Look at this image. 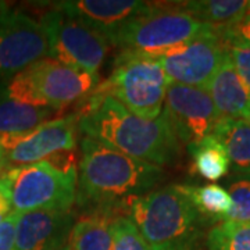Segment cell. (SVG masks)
Listing matches in <instances>:
<instances>
[{"label": "cell", "mask_w": 250, "mask_h": 250, "mask_svg": "<svg viewBox=\"0 0 250 250\" xmlns=\"http://www.w3.org/2000/svg\"><path fill=\"white\" fill-rule=\"evenodd\" d=\"M188 150L192 156V172L207 181L215 182L229 172L231 163L227 152L213 135Z\"/></svg>", "instance_id": "44dd1931"}, {"label": "cell", "mask_w": 250, "mask_h": 250, "mask_svg": "<svg viewBox=\"0 0 250 250\" xmlns=\"http://www.w3.org/2000/svg\"><path fill=\"white\" fill-rule=\"evenodd\" d=\"M7 170H9V164H7V161H6L4 150H3V147H1V145H0V175L4 174Z\"/></svg>", "instance_id": "f546056e"}, {"label": "cell", "mask_w": 250, "mask_h": 250, "mask_svg": "<svg viewBox=\"0 0 250 250\" xmlns=\"http://www.w3.org/2000/svg\"><path fill=\"white\" fill-rule=\"evenodd\" d=\"M57 7L106 36L110 43L117 31L142 14L149 3L136 0H78L62 1Z\"/></svg>", "instance_id": "5bb4252c"}, {"label": "cell", "mask_w": 250, "mask_h": 250, "mask_svg": "<svg viewBox=\"0 0 250 250\" xmlns=\"http://www.w3.org/2000/svg\"><path fill=\"white\" fill-rule=\"evenodd\" d=\"M72 210H36L18 215L13 250H64Z\"/></svg>", "instance_id": "4fadbf2b"}, {"label": "cell", "mask_w": 250, "mask_h": 250, "mask_svg": "<svg viewBox=\"0 0 250 250\" xmlns=\"http://www.w3.org/2000/svg\"><path fill=\"white\" fill-rule=\"evenodd\" d=\"M231 197V210L224 221L250 223V174H232L225 182Z\"/></svg>", "instance_id": "603a6c76"}, {"label": "cell", "mask_w": 250, "mask_h": 250, "mask_svg": "<svg viewBox=\"0 0 250 250\" xmlns=\"http://www.w3.org/2000/svg\"><path fill=\"white\" fill-rule=\"evenodd\" d=\"M179 190L189 199V202L197 210V213L206 221H224L225 215L231 210V197L227 189L217 184L207 185H177Z\"/></svg>", "instance_id": "ffe728a7"}, {"label": "cell", "mask_w": 250, "mask_h": 250, "mask_svg": "<svg viewBox=\"0 0 250 250\" xmlns=\"http://www.w3.org/2000/svg\"><path fill=\"white\" fill-rule=\"evenodd\" d=\"M228 53L236 72L250 89V45L241 42L229 43Z\"/></svg>", "instance_id": "d4e9b609"}, {"label": "cell", "mask_w": 250, "mask_h": 250, "mask_svg": "<svg viewBox=\"0 0 250 250\" xmlns=\"http://www.w3.org/2000/svg\"><path fill=\"white\" fill-rule=\"evenodd\" d=\"M99 85V77L46 57L13 75L1 93L16 102L57 111L85 99Z\"/></svg>", "instance_id": "277c9868"}, {"label": "cell", "mask_w": 250, "mask_h": 250, "mask_svg": "<svg viewBox=\"0 0 250 250\" xmlns=\"http://www.w3.org/2000/svg\"><path fill=\"white\" fill-rule=\"evenodd\" d=\"M206 90L224 120H246L250 111V89L236 72L229 53L218 67Z\"/></svg>", "instance_id": "9a60e30c"}, {"label": "cell", "mask_w": 250, "mask_h": 250, "mask_svg": "<svg viewBox=\"0 0 250 250\" xmlns=\"http://www.w3.org/2000/svg\"><path fill=\"white\" fill-rule=\"evenodd\" d=\"M110 210H92L72 224L64 250H113Z\"/></svg>", "instance_id": "2e32d148"}, {"label": "cell", "mask_w": 250, "mask_h": 250, "mask_svg": "<svg viewBox=\"0 0 250 250\" xmlns=\"http://www.w3.org/2000/svg\"><path fill=\"white\" fill-rule=\"evenodd\" d=\"M78 117L86 136L134 159L161 167L178 157L181 143L164 111L156 120H145L114 98L92 90Z\"/></svg>", "instance_id": "6da1fadb"}, {"label": "cell", "mask_w": 250, "mask_h": 250, "mask_svg": "<svg viewBox=\"0 0 250 250\" xmlns=\"http://www.w3.org/2000/svg\"><path fill=\"white\" fill-rule=\"evenodd\" d=\"M246 121H249V124H250V111H249V114H248V118H246Z\"/></svg>", "instance_id": "4dcf8cb0"}, {"label": "cell", "mask_w": 250, "mask_h": 250, "mask_svg": "<svg viewBox=\"0 0 250 250\" xmlns=\"http://www.w3.org/2000/svg\"><path fill=\"white\" fill-rule=\"evenodd\" d=\"M78 203L92 210H111L125 199L139 196L156 187L163 170L134 159L114 147L85 136L81 143Z\"/></svg>", "instance_id": "7a4b0ae2"}, {"label": "cell", "mask_w": 250, "mask_h": 250, "mask_svg": "<svg viewBox=\"0 0 250 250\" xmlns=\"http://www.w3.org/2000/svg\"><path fill=\"white\" fill-rule=\"evenodd\" d=\"M3 218H4V217H0V221H1V220H3Z\"/></svg>", "instance_id": "1f68e13d"}, {"label": "cell", "mask_w": 250, "mask_h": 250, "mask_svg": "<svg viewBox=\"0 0 250 250\" xmlns=\"http://www.w3.org/2000/svg\"><path fill=\"white\" fill-rule=\"evenodd\" d=\"M39 21L49 39L50 59L99 77V70L108 49L106 36L57 6Z\"/></svg>", "instance_id": "ba28073f"}, {"label": "cell", "mask_w": 250, "mask_h": 250, "mask_svg": "<svg viewBox=\"0 0 250 250\" xmlns=\"http://www.w3.org/2000/svg\"><path fill=\"white\" fill-rule=\"evenodd\" d=\"M49 57V39L41 21L10 7H0V77L11 78Z\"/></svg>", "instance_id": "30bf717a"}, {"label": "cell", "mask_w": 250, "mask_h": 250, "mask_svg": "<svg viewBox=\"0 0 250 250\" xmlns=\"http://www.w3.org/2000/svg\"><path fill=\"white\" fill-rule=\"evenodd\" d=\"M78 114L53 118L24 134L0 135V145L10 166H27L46 160L62 150H74L77 145Z\"/></svg>", "instance_id": "7c38bea8"}, {"label": "cell", "mask_w": 250, "mask_h": 250, "mask_svg": "<svg viewBox=\"0 0 250 250\" xmlns=\"http://www.w3.org/2000/svg\"><path fill=\"white\" fill-rule=\"evenodd\" d=\"M113 250H153L146 239L126 217H117L111 224Z\"/></svg>", "instance_id": "cb8c5ba5"}, {"label": "cell", "mask_w": 250, "mask_h": 250, "mask_svg": "<svg viewBox=\"0 0 250 250\" xmlns=\"http://www.w3.org/2000/svg\"><path fill=\"white\" fill-rule=\"evenodd\" d=\"M18 213L13 211L0 221V250H13L16 242Z\"/></svg>", "instance_id": "4316f807"}, {"label": "cell", "mask_w": 250, "mask_h": 250, "mask_svg": "<svg viewBox=\"0 0 250 250\" xmlns=\"http://www.w3.org/2000/svg\"><path fill=\"white\" fill-rule=\"evenodd\" d=\"M163 111L179 143L188 149L211 136L223 120L207 90L179 83L168 86Z\"/></svg>", "instance_id": "8fae6325"}, {"label": "cell", "mask_w": 250, "mask_h": 250, "mask_svg": "<svg viewBox=\"0 0 250 250\" xmlns=\"http://www.w3.org/2000/svg\"><path fill=\"white\" fill-rule=\"evenodd\" d=\"M181 9L206 27L223 31L233 25L249 9V0H196L179 3Z\"/></svg>", "instance_id": "e0dca14e"}, {"label": "cell", "mask_w": 250, "mask_h": 250, "mask_svg": "<svg viewBox=\"0 0 250 250\" xmlns=\"http://www.w3.org/2000/svg\"><path fill=\"white\" fill-rule=\"evenodd\" d=\"M118 207L124 210L126 218L135 224L152 248L199 241L206 221L177 185L128 197Z\"/></svg>", "instance_id": "3957f363"}, {"label": "cell", "mask_w": 250, "mask_h": 250, "mask_svg": "<svg viewBox=\"0 0 250 250\" xmlns=\"http://www.w3.org/2000/svg\"><path fill=\"white\" fill-rule=\"evenodd\" d=\"M56 170L62 171L64 174H78L77 172V159L74 150H62L49 156L46 160Z\"/></svg>", "instance_id": "83f0119b"}, {"label": "cell", "mask_w": 250, "mask_h": 250, "mask_svg": "<svg viewBox=\"0 0 250 250\" xmlns=\"http://www.w3.org/2000/svg\"><path fill=\"white\" fill-rule=\"evenodd\" d=\"M213 136L223 145L233 174H250V124L246 120H221Z\"/></svg>", "instance_id": "ac0fdd59"}, {"label": "cell", "mask_w": 250, "mask_h": 250, "mask_svg": "<svg viewBox=\"0 0 250 250\" xmlns=\"http://www.w3.org/2000/svg\"><path fill=\"white\" fill-rule=\"evenodd\" d=\"M153 250H202L199 246V241L177 242V243H167L153 248Z\"/></svg>", "instance_id": "f1b7e54d"}, {"label": "cell", "mask_w": 250, "mask_h": 250, "mask_svg": "<svg viewBox=\"0 0 250 250\" xmlns=\"http://www.w3.org/2000/svg\"><path fill=\"white\" fill-rule=\"evenodd\" d=\"M220 34L228 43L241 42L250 45V6L246 10V13L233 25L220 31Z\"/></svg>", "instance_id": "484cf974"}, {"label": "cell", "mask_w": 250, "mask_h": 250, "mask_svg": "<svg viewBox=\"0 0 250 250\" xmlns=\"http://www.w3.org/2000/svg\"><path fill=\"white\" fill-rule=\"evenodd\" d=\"M170 85V78L154 57L123 52L111 75L93 90L114 98L135 116L156 120L163 113Z\"/></svg>", "instance_id": "5b68a950"}, {"label": "cell", "mask_w": 250, "mask_h": 250, "mask_svg": "<svg viewBox=\"0 0 250 250\" xmlns=\"http://www.w3.org/2000/svg\"><path fill=\"white\" fill-rule=\"evenodd\" d=\"M9 192L11 210H71L78 190V174H64L46 161L9 168L0 175Z\"/></svg>", "instance_id": "52a82bcc"}, {"label": "cell", "mask_w": 250, "mask_h": 250, "mask_svg": "<svg viewBox=\"0 0 250 250\" xmlns=\"http://www.w3.org/2000/svg\"><path fill=\"white\" fill-rule=\"evenodd\" d=\"M229 43L220 31L207 27L190 41L154 54L171 83L203 88L228 56ZM149 56V54H147Z\"/></svg>", "instance_id": "9c48e42d"}, {"label": "cell", "mask_w": 250, "mask_h": 250, "mask_svg": "<svg viewBox=\"0 0 250 250\" xmlns=\"http://www.w3.org/2000/svg\"><path fill=\"white\" fill-rule=\"evenodd\" d=\"M59 111L16 102L0 92V135L24 134L50 121Z\"/></svg>", "instance_id": "d6986e66"}, {"label": "cell", "mask_w": 250, "mask_h": 250, "mask_svg": "<svg viewBox=\"0 0 250 250\" xmlns=\"http://www.w3.org/2000/svg\"><path fill=\"white\" fill-rule=\"evenodd\" d=\"M207 250H250V223L221 221L206 235Z\"/></svg>", "instance_id": "7402d4cb"}, {"label": "cell", "mask_w": 250, "mask_h": 250, "mask_svg": "<svg viewBox=\"0 0 250 250\" xmlns=\"http://www.w3.org/2000/svg\"><path fill=\"white\" fill-rule=\"evenodd\" d=\"M206 28L181 9L179 3H171L170 6L149 3L142 14L117 31L110 43L118 46L123 52L154 56L190 41Z\"/></svg>", "instance_id": "8992f818"}]
</instances>
